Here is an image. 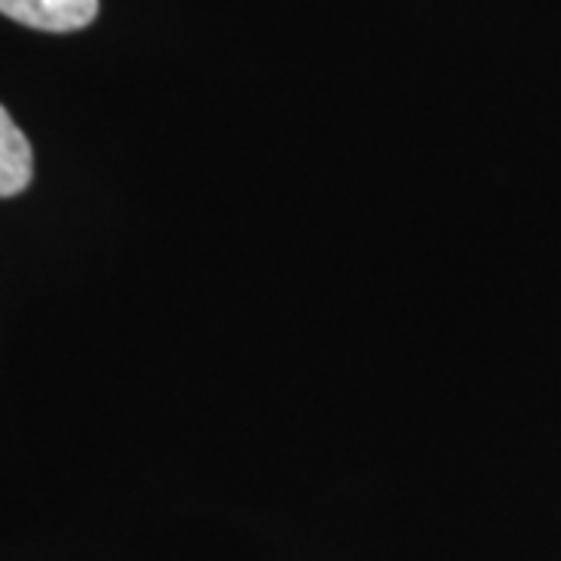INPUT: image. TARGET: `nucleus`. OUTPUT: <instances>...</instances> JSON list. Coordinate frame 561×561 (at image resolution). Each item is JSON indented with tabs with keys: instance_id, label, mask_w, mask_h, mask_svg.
Listing matches in <instances>:
<instances>
[{
	"instance_id": "nucleus-1",
	"label": "nucleus",
	"mask_w": 561,
	"mask_h": 561,
	"mask_svg": "<svg viewBox=\"0 0 561 561\" xmlns=\"http://www.w3.org/2000/svg\"><path fill=\"white\" fill-rule=\"evenodd\" d=\"M101 0H0V13L41 32H79L91 25Z\"/></svg>"
},
{
	"instance_id": "nucleus-2",
	"label": "nucleus",
	"mask_w": 561,
	"mask_h": 561,
	"mask_svg": "<svg viewBox=\"0 0 561 561\" xmlns=\"http://www.w3.org/2000/svg\"><path fill=\"white\" fill-rule=\"evenodd\" d=\"M32 184V147L0 106V197H16Z\"/></svg>"
}]
</instances>
